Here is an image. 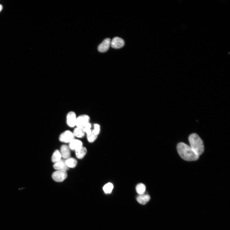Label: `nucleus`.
Wrapping results in <instances>:
<instances>
[{
    "label": "nucleus",
    "instance_id": "nucleus-20",
    "mask_svg": "<svg viewBox=\"0 0 230 230\" xmlns=\"http://www.w3.org/2000/svg\"><path fill=\"white\" fill-rule=\"evenodd\" d=\"M87 136L88 141L91 143L93 142L98 137V135H95L92 132L90 134L87 135Z\"/></svg>",
    "mask_w": 230,
    "mask_h": 230
},
{
    "label": "nucleus",
    "instance_id": "nucleus-4",
    "mask_svg": "<svg viewBox=\"0 0 230 230\" xmlns=\"http://www.w3.org/2000/svg\"><path fill=\"white\" fill-rule=\"evenodd\" d=\"M74 136L73 132L70 131H66L61 133L60 136V141L63 143H70L74 139Z\"/></svg>",
    "mask_w": 230,
    "mask_h": 230
},
{
    "label": "nucleus",
    "instance_id": "nucleus-1",
    "mask_svg": "<svg viewBox=\"0 0 230 230\" xmlns=\"http://www.w3.org/2000/svg\"><path fill=\"white\" fill-rule=\"evenodd\" d=\"M177 149L179 154L184 160L192 161L197 160L199 156L192 149L191 147L185 143H180L178 144Z\"/></svg>",
    "mask_w": 230,
    "mask_h": 230
},
{
    "label": "nucleus",
    "instance_id": "nucleus-2",
    "mask_svg": "<svg viewBox=\"0 0 230 230\" xmlns=\"http://www.w3.org/2000/svg\"><path fill=\"white\" fill-rule=\"evenodd\" d=\"M190 147L199 156L202 154L204 147L203 141L198 135L191 134L189 138Z\"/></svg>",
    "mask_w": 230,
    "mask_h": 230
},
{
    "label": "nucleus",
    "instance_id": "nucleus-22",
    "mask_svg": "<svg viewBox=\"0 0 230 230\" xmlns=\"http://www.w3.org/2000/svg\"><path fill=\"white\" fill-rule=\"evenodd\" d=\"M2 5H0V12L2 10Z\"/></svg>",
    "mask_w": 230,
    "mask_h": 230
},
{
    "label": "nucleus",
    "instance_id": "nucleus-10",
    "mask_svg": "<svg viewBox=\"0 0 230 230\" xmlns=\"http://www.w3.org/2000/svg\"><path fill=\"white\" fill-rule=\"evenodd\" d=\"M60 153L62 157L67 160L70 158L71 152L69 147L66 145H62L60 148Z\"/></svg>",
    "mask_w": 230,
    "mask_h": 230
},
{
    "label": "nucleus",
    "instance_id": "nucleus-11",
    "mask_svg": "<svg viewBox=\"0 0 230 230\" xmlns=\"http://www.w3.org/2000/svg\"><path fill=\"white\" fill-rule=\"evenodd\" d=\"M69 148L72 150H76L83 146V143L80 140L73 139L69 143Z\"/></svg>",
    "mask_w": 230,
    "mask_h": 230
},
{
    "label": "nucleus",
    "instance_id": "nucleus-19",
    "mask_svg": "<svg viewBox=\"0 0 230 230\" xmlns=\"http://www.w3.org/2000/svg\"><path fill=\"white\" fill-rule=\"evenodd\" d=\"M91 127L92 125L89 122L87 123L84 127V129L87 135L90 134L92 133V130L91 129Z\"/></svg>",
    "mask_w": 230,
    "mask_h": 230
},
{
    "label": "nucleus",
    "instance_id": "nucleus-18",
    "mask_svg": "<svg viewBox=\"0 0 230 230\" xmlns=\"http://www.w3.org/2000/svg\"><path fill=\"white\" fill-rule=\"evenodd\" d=\"M113 188V184L111 183H109L104 185L103 189L106 194H110L111 193Z\"/></svg>",
    "mask_w": 230,
    "mask_h": 230
},
{
    "label": "nucleus",
    "instance_id": "nucleus-21",
    "mask_svg": "<svg viewBox=\"0 0 230 230\" xmlns=\"http://www.w3.org/2000/svg\"><path fill=\"white\" fill-rule=\"evenodd\" d=\"M100 131V126L97 124L94 125V129L92 130L93 133L96 135H98Z\"/></svg>",
    "mask_w": 230,
    "mask_h": 230
},
{
    "label": "nucleus",
    "instance_id": "nucleus-6",
    "mask_svg": "<svg viewBox=\"0 0 230 230\" xmlns=\"http://www.w3.org/2000/svg\"><path fill=\"white\" fill-rule=\"evenodd\" d=\"M77 118L75 112L71 111L67 114L66 117L67 123L70 127H73L76 126Z\"/></svg>",
    "mask_w": 230,
    "mask_h": 230
},
{
    "label": "nucleus",
    "instance_id": "nucleus-14",
    "mask_svg": "<svg viewBox=\"0 0 230 230\" xmlns=\"http://www.w3.org/2000/svg\"><path fill=\"white\" fill-rule=\"evenodd\" d=\"M76 156L79 159H82L86 154L87 150L86 148L82 146L75 151Z\"/></svg>",
    "mask_w": 230,
    "mask_h": 230
},
{
    "label": "nucleus",
    "instance_id": "nucleus-13",
    "mask_svg": "<svg viewBox=\"0 0 230 230\" xmlns=\"http://www.w3.org/2000/svg\"><path fill=\"white\" fill-rule=\"evenodd\" d=\"M74 137L78 138H82L84 137L85 132L84 127H76L73 132Z\"/></svg>",
    "mask_w": 230,
    "mask_h": 230
},
{
    "label": "nucleus",
    "instance_id": "nucleus-3",
    "mask_svg": "<svg viewBox=\"0 0 230 230\" xmlns=\"http://www.w3.org/2000/svg\"><path fill=\"white\" fill-rule=\"evenodd\" d=\"M90 118L88 115L84 114L80 115L77 118L76 126L77 127H84L89 122Z\"/></svg>",
    "mask_w": 230,
    "mask_h": 230
},
{
    "label": "nucleus",
    "instance_id": "nucleus-16",
    "mask_svg": "<svg viewBox=\"0 0 230 230\" xmlns=\"http://www.w3.org/2000/svg\"><path fill=\"white\" fill-rule=\"evenodd\" d=\"M146 186L143 184H138L136 187V190L137 193L139 195L143 194L146 190Z\"/></svg>",
    "mask_w": 230,
    "mask_h": 230
},
{
    "label": "nucleus",
    "instance_id": "nucleus-15",
    "mask_svg": "<svg viewBox=\"0 0 230 230\" xmlns=\"http://www.w3.org/2000/svg\"><path fill=\"white\" fill-rule=\"evenodd\" d=\"M66 163L68 167L69 168H73L76 167L77 164V160L72 158H70L66 161Z\"/></svg>",
    "mask_w": 230,
    "mask_h": 230
},
{
    "label": "nucleus",
    "instance_id": "nucleus-8",
    "mask_svg": "<svg viewBox=\"0 0 230 230\" xmlns=\"http://www.w3.org/2000/svg\"><path fill=\"white\" fill-rule=\"evenodd\" d=\"M111 41L109 38H107L100 44L98 47V50L99 52L105 53L109 49L111 46Z\"/></svg>",
    "mask_w": 230,
    "mask_h": 230
},
{
    "label": "nucleus",
    "instance_id": "nucleus-17",
    "mask_svg": "<svg viewBox=\"0 0 230 230\" xmlns=\"http://www.w3.org/2000/svg\"><path fill=\"white\" fill-rule=\"evenodd\" d=\"M61 155L60 151L58 150H56L53 155L52 160L53 163H56L61 160Z\"/></svg>",
    "mask_w": 230,
    "mask_h": 230
},
{
    "label": "nucleus",
    "instance_id": "nucleus-7",
    "mask_svg": "<svg viewBox=\"0 0 230 230\" xmlns=\"http://www.w3.org/2000/svg\"><path fill=\"white\" fill-rule=\"evenodd\" d=\"M124 41L122 38L116 37H114L111 41V46L114 49H120L124 45Z\"/></svg>",
    "mask_w": 230,
    "mask_h": 230
},
{
    "label": "nucleus",
    "instance_id": "nucleus-12",
    "mask_svg": "<svg viewBox=\"0 0 230 230\" xmlns=\"http://www.w3.org/2000/svg\"><path fill=\"white\" fill-rule=\"evenodd\" d=\"M150 196L147 194L140 195L137 198V202L142 204H145L150 200Z\"/></svg>",
    "mask_w": 230,
    "mask_h": 230
},
{
    "label": "nucleus",
    "instance_id": "nucleus-9",
    "mask_svg": "<svg viewBox=\"0 0 230 230\" xmlns=\"http://www.w3.org/2000/svg\"><path fill=\"white\" fill-rule=\"evenodd\" d=\"M66 160H61L55 163L54 165V168L57 170L65 171L68 170L69 168L68 167L66 163Z\"/></svg>",
    "mask_w": 230,
    "mask_h": 230
},
{
    "label": "nucleus",
    "instance_id": "nucleus-5",
    "mask_svg": "<svg viewBox=\"0 0 230 230\" xmlns=\"http://www.w3.org/2000/svg\"><path fill=\"white\" fill-rule=\"evenodd\" d=\"M67 176L66 171L57 170L53 173L52 177L53 180L55 181L60 182L65 180L67 178Z\"/></svg>",
    "mask_w": 230,
    "mask_h": 230
}]
</instances>
